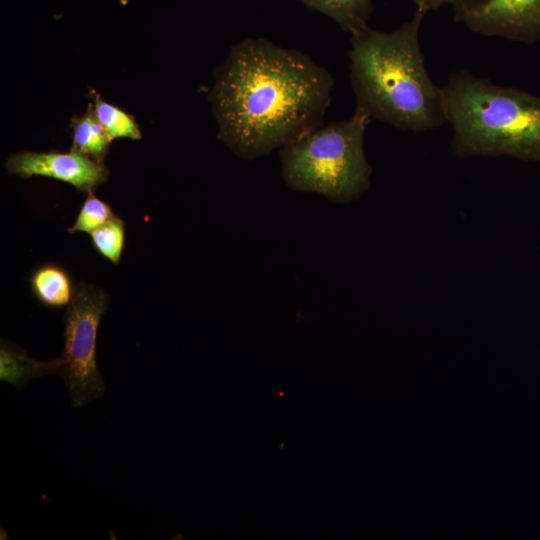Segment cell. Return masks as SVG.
Wrapping results in <instances>:
<instances>
[{
	"label": "cell",
	"mask_w": 540,
	"mask_h": 540,
	"mask_svg": "<svg viewBox=\"0 0 540 540\" xmlns=\"http://www.w3.org/2000/svg\"><path fill=\"white\" fill-rule=\"evenodd\" d=\"M333 88L331 73L305 53L244 39L214 70L217 138L240 158L266 156L323 124Z\"/></svg>",
	"instance_id": "1"
},
{
	"label": "cell",
	"mask_w": 540,
	"mask_h": 540,
	"mask_svg": "<svg viewBox=\"0 0 540 540\" xmlns=\"http://www.w3.org/2000/svg\"><path fill=\"white\" fill-rule=\"evenodd\" d=\"M426 13L391 32L369 26L351 35L348 52L355 110L403 130L425 132L446 122L442 87L430 78L419 42Z\"/></svg>",
	"instance_id": "2"
},
{
	"label": "cell",
	"mask_w": 540,
	"mask_h": 540,
	"mask_svg": "<svg viewBox=\"0 0 540 540\" xmlns=\"http://www.w3.org/2000/svg\"><path fill=\"white\" fill-rule=\"evenodd\" d=\"M459 157L511 156L540 162V97L466 70L442 86Z\"/></svg>",
	"instance_id": "3"
},
{
	"label": "cell",
	"mask_w": 540,
	"mask_h": 540,
	"mask_svg": "<svg viewBox=\"0 0 540 540\" xmlns=\"http://www.w3.org/2000/svg\"><path fill=\"white\" fill-rule=\"evenodd\" d=\"M371 120L355 110L347 120L322 124L279 149L281 176L293 190L334 203L359 199L371 184L364 151Z\"/></svg>",
	"instance_id": "4"
},
{
	"label": "cell",
	"mask_w": 540,
	"mask_h": 540,
	"mask_svg": "<svg viewBox=\"0 0 540 540\" xmlns=\"http://www.w3.org/2000/svg\"><path fill=\"white\" fill-rule=\"evenodd\" d=\"M108 304L109 296L102 288L81 281L64 313V350L55 359L56 375L64 380L76 408L106 391L96 362V339Z\"/></svg>",
	"instance_id": "5"
},
{
	"label": "cell",
	"mask_w": 540,
	"mask_h": 540,
	"mask_svg": "<svg viewBox=\"0 0 540 540\" xmlns=\"http://www.w3.org/2000/svg\"><path fill=\"white\" fill-rule=\"evenodd\" d=\"M454 20L470 31L532 44L540 40V0H456Z\"/></svg>",
	"instance_id": "6"
},
{
	"label": "cell",
	"mask_w": 540,
	"mask_h": 540,
	"mask_svg": "<svg viewBox=\"0 0 540 540\" xmlns=\"http://www.w3.org/2000/svg\"><path fill=\"white\" fill-rule=\"evenodd\" d=\"M9 173L20 177L45 176L87 193L106 181L108 171L103 163L72 150L70 152H31L12 154L5 163Z\"/></svg>",
	"instance_id": "7"
},
{
	"label": "cell",
	"mask_w": 540,
	"mask_h": 540,
	"mask_svg": "<svg viewBox=\"0 0 540 540\" xmlns=\"http://www.w3.org/2000/svg\"><path fill=\"white\" fill-rule=\"evenodd\" d=\"M29 284L35 299L49 308L68 306L76 288L67 270L55 263L36 267L30 275Z\"/></svg>",
	"instance_id": "8"
},
{
	"label": "cell",
	"mask_w": 540,
	"mask_h": 540,
	"mask_svg": "<svg viewBox=\"0 0 540 540\" xmlns=\"http://www.w3.org/2000/svg\"><path fill=\"white\" fill-rule=\"evenodd\" d=\"M56 374L55 359L38 361L14 343L1 339L0 344V380L23 388L33 378Z\"/></svg>",
	"instance_id": "9"
},
{
	"label": "cell",
	"mask_w": 540,
	"mask_h": 540,
	"mask_svg": "<svg viewBox=\"0 0 540 540\" xmlns=\"http://www.w3.org/2000/svg\"><path fill=\"white\" fill-rule=\"evenodd\" d=\"M309 9L320 12L336 22L350 35L368 26L373 0H298Z\"/></svg>",
	"instance_id": "10"
},
{
	"label": "cell",
	"mask_w": 540,
	"mask_h": 540,
	"mask_svg": "<svg viewBox=\"0 0 540 540\" xmlns=\"http://www.w3.org/2000/svg\"><path fill=\"white\" fill-rule=\"evenodd\" d=\"M71 127V149L83 153L97 162L103 163L112 140L96 119L91 105H89L85 114L73 118Z\"/></svg>",
	"instance_id": "11"
},
{
	"label": "cell",
	"mask_w": 540,
	"mask_h": 540,
	"mask_svg": "<svg viewBox=\"0 0 540 540\" xmlns=\"http://www.w3.org/2000/svg\"><path fill=\"white\" fill-rule=\"evenodd\" d=\"M91 96L93 104L90 105L93 113L111 140L115 138L138 140L142 137L141 131L131 115L119 107L105 102L94 90L91 91Z\"/></svg>",
	"instance_id": "12"
},
{
	"label": "cell",
	"mask_w": 540,
	"mask_h": 540,
	"mask_svg": "<svg viewBox=\"0 0 540 540\" xmlns=\"http://www.w3.org/2000/svg\"><path fill=\"white\" fill-rule=\"evenodd\" d=\"M125 222L117 215L90 233L94 249L113 264H119L125 246Z\"/></svg>",
	"instance_id": "13"
},
{
	"label": "cell",
	"mask_w": 540,
	"mask_h": 540,
	"mask_svg": "<svg viewBox=\"0 0 540 540\" xmlns=\"http://www.w3.org/2000/svg\"><path fill=\"white\" fill-rule=\"evenodd\" d=\"M115 216L111 206L95 196L91 191L88 193L74 224L68 228V232H86L90 234Z\"/></svg>",
	"instance_id": "14"
},
{
	"label": "cell",
	"mask_w": 540,
	"mask_h": 540,
	"mask_svg": "<svg viewBox=\"0 0 540 540\" xmlns=\"http://www.w3.org/2000/svg\"><path fill=\"white\" fill-rule=\"evenodd\" d=\"M416 4V9H420L427 13L430 10L437 9L446 4H452L456 0H413Z\"/></svg>",
	"instance_id": "15"
}]
</instances>
